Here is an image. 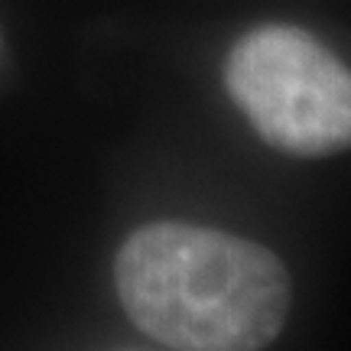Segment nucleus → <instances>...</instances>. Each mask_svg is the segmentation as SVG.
<instances>
[{
    "label": "nucleus",
    "instance_id": "obj_1",
    "mask_svg": "<svg viewBox=\"0 0 351 351\" xmlns=\"http://www.w3.org/2000/svg\"><path fill=\"white\" fill-rule=\"evenodd\" d=\"M117 296L150 339L176 351H261L289 313V274L263 244L228 231L156 221L114 263Z\"/></svg>",
    "mask_w": 351,
    "mask_h": 351
},
{
    "label": "nucleus",
    "instance_id": "obj_2",
    "mask_svg": "<svg viewBox=\"0 0 351 351\" xmlns=\"http://www.w3.org/2000/svg\"><path fill=\"white\" fill-rule=\"evenodd\" d=\"M225 85L251 127L293 156L351 147V69L300 26H257L234 43Z\"/></svg>",
    "mask_w": 351,
    "mask_h": 351
}]
</instances>
